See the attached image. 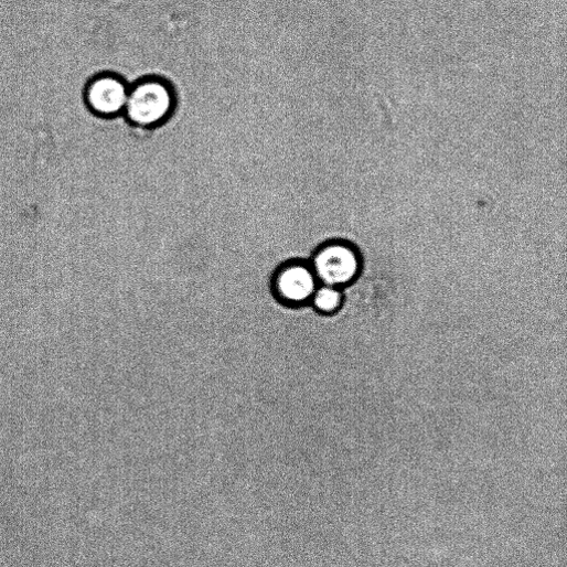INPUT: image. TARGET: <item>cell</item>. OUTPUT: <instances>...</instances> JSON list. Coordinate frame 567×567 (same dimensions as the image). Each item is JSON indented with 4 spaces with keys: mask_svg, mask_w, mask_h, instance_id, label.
Wrapping results in <instances>:
<instances>
[{
    "mask_svg": "<svg viewBox=\"0 0 567 567\" xmlns=\"http://www.w3.org/2000/svg\"><path fill=\"white\" fill-rule=\"evenodd\" d=\"M176 107L172 83L161 76H147L130 85L122 117L133 128L156 130L171 120Z\"/></svg>",
    "mask_w": 567,
    "mask_h": 567,
    "instance_id": "obj_1",
    "label": "cell"
},
{
    "mask_svg": "<svg viewBox=\"0 0 567 567\" xmlns=\"http://www.w3.org/2000/svg\"><path fill=\"white\" fill-rule=\"evenodd\" d=\"M130 84L115 73H100L94 76L84 90V101L88 110L100 119H115L124 116Z\"/></svg>",
    "mask_w": 567,
    "mask_h": 567,
    "instance_id": "obj_4",
    "label": "cell"
},
{
    "mask_svg": "<svg viewBox=\"0 0 567 567\" xmlns=\"http://www.w3.org/2000/svg\"><path fill=\"white\" fill-rule=\"evenodd\" d=\"M343 302L341 289L320 284L309 306L322 315H333L341 310Z\"/></svg>",
    "mask_w": 567,
    "mask_h": 567,
    "instance_id": "obj_5",
    "label": "cell"
},
{
    "mask_svg": "<svg viewBox=\"0 0 567 567\" xmlns=\"http://www.w3.org/2000/svg\"><path fill=\"white\" fill-rule=\"evenodd\" d=\"M319 286L310 261L304 259H289L279 264L269 281L275 301L288 309L308 307Z\"/></svg>",
    "mask_w": 567,
    "mask_h": 567,
    "instance_id": "obj_2",
    "label": "cell"
},
{
    "mask_svg": "<svg viewBox=\"0 0 567 567\" xmlns=\"http://www.w3.org/2000/svg\"><path fill=\"white\" fill-rule=\"evenodd\" d=\"M320 284L342 289L360 275L362 259L359 249L350 242L333 239L322 244L310 261Z\"/></svg>",
    "mask_w": 567,
    "mask_h": 567,
    "instance_id": "obj_3",
    "label": "cell"
}]
</instances>
